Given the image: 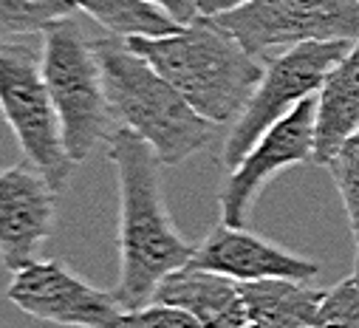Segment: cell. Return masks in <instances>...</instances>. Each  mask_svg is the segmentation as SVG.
Masks as SVG:
<instances>
[{
    "instance_id": "1",
    "label": "cell",
    "mask_w": 359,
    "mask_h": 328,
    "mask_svg": "<svg viewBox=\"0 0 359 328\" xmlns=\"http://www.w3.org/2000/svg\"><path fill=\"white\" fill-rule=\"evenodd\" d=\"M108 161L116 173L119 196V280L116 297L128 308H142L153 300L156 286L175 269L190 264L196 246L175 229L164 196L156 150L128 128L108 139Z\"/></svg>"
},
{
    "instance_id": "2",
    "label": "cell",
    "mask_w": 359,
    "mask_h": 328,
    "mask_svg": "<svg viewBox=\"0 0 359 328\" xmlns=\"http://www.w3.org/2000/svg\"><path fill=\"white\" fill-rule=\"evenodd\" d=\"M170 86L204 119L224 125L241 116L263 76V60L249 54L215 18L198 15L161 37H128Z\"/></svg>"
},
{
    "instance_id": "3",
    "label": "cell",
    "mask_w": 359,
    "mask_h": 328,
    "mask_svg": "<svg viewBox=\"0 0 359 328\" xmlns=\"http://www.w3.org/2000/svg\"><path fill=\"white\" fill-rule=\"evenodd\" d=\"M91 43L119 128L142 136L164 168L184 164L210 147L218 125L204 119L125 37L111 34Z\"/></svg>"
},
{
    "instance_id": "4",
    "label": "cell",
    "mask_w": 359,
    "mask_h": 328,
    "mask_svg": "<svg viewBox=\"0 0 359 328\" xmlns=\"http://www.w3.org/2000/svg\"><path fill=\"white\" fill-rule=\"evenodd\" d=\"M43 74L60 116L68 156L79 164L111 139L114 111L94 43L68 18L43 32Z\"/></svg>"
},
{
    "instance_id": "5",
    "label": "cell",
    "mask_w": 359,
    "mask_h": 328,
    "mask_svg": "<svg viewBox=\"0 0 359 328\" xmlns=\"http://www.w3.org/2000/svg\"><path fill=\"white\" fill-rule=\"evenodd\" d=\"M0 114L12 128L23 158L62 193L74 176L76 161L68 156L57 108L43 74V51L29 43L0 40Z\"/></svg>"
},
{
    "instance_id": "6",
    "label": "cell",
    "mask_w": 359,
    "mask_h": 328,
    "mask_svg": "<svg viewBox=\"0 0 359 328\" xmlns=\"http://www.w3.org/2000/svg\"><path fill=\"white\" fill-rule=\"evenodd\" d=\"M353 48V43H297L266 62V71L249 97L241 116L224 142V168H238L241 158L257 144V139L292 114L303 100L314 97L325 82L328 71Z\"/></svg>"
},
{
    "instance_id": "7",
    "label": "cell",
    "mask_w": 359,
    "mask_h": 328,
    "mask_svg": "<svg viewBox=\"0 0 359 328\" xmlns=\"http://www.w3.org/2000/svg\"><path fill=\"white\" fill-rule=\"evenodd\" d=\"M215 20L260 60L297 43H359V0H252Z\"/></svg>"
},
{
    "instance_id": "8",
    "label": "cell",
    "mask_w": 359,
    "mask_h": 328,
    "mask_svg": "<svg viewBox=\"0 0 359 328\" xmlns=\"http://www.w3.org/2000/svg\"><path fill=\"white\" fill-rule=\"evenodd\" d=\"M314 122L317 100L309 97L257 139V144L241 158L238 168L229 170L226 182L221 184V224L246 226L252 207L269 182L289 168L314 161Z\"/></svg>"
},
{
    "instance_id": "9",
    "label": "cell",
    "mask_w": 359,
    "mask_h": 328,
    "mask_svg": "<svg viewBox=\"0 0 359 328\" xmlns=\"http://www.w3.org/2000/svg\"><path fill=\"white\" fill-rule=\"evenodd\" d=\"M6 297L23 314L65 328H116L125 314L116 292L91 286L62 261H34L15 272Z\"/></svg>"
},
{
    "instance_id": "10",
    "label": "cell",
    "mask_w": 359,
    "mask_h": 328,
    "mask_svg": "<svg viewBox=\"0 0 359 328\" xmlns=\"http://www.w3.org/2000/svg\"><path fill=\"white\" fill-rule=\"evenodd\" d=\"M57 224V190L29 158L0 168V264L20 272L37 261Z\"/></svg>"
},
{
    "instance_id": "11",
    "label": "cell",
    "mask_w": 359,
    "mask_h": 328,
    "mask_svg": "<svg viewBox=\"0 0 359 328\" xmlns=\"http://www.w3.org/2000/svg\"><path fill=\"white\" fill-rule=\"evenodd\" d=\"M187 266L218 272L238 283L269 280V278L309 283L320 275V266L314 261L283 250V246L249 232L246 226H229V224H218L204 238V243L196 246V255L190 258Z\"/></svg>"
},
{
    "instance_id": "12",
    "label": "cell",
    "mask_w": 359,
    "mask_h": 328,
    "mask_svg": "<svg viewBox=\"0 0 359 328\" xmlns=\"http://www.w3.org/2000/svg\"><path fill=\"white\" fill-rule=\"evenodd\" d=\"M153 300L190 311L201 328H243L249 322L241 283L226 275L196 266H182L170 272L156 286Z\"/></svg>"
},
{
    "instance_id": "13",
    "label": "cell",
    "mask_w": 359,
    "mask_h": 328,
    "mask_svg": "<svg viewBox=\"0 0 359 328\" xmlns=\"http://www.w3.org/2000/svg\"><path fill=\"white\" fill-rule=\"evenodd\" d=\"M359 130V43L328 71L317 91L314 122V164L325 161L342 147V142Z\"/></svg>"
},
{
    "instance_id": "14",
    "label": "cell",
    "mask_w": 359,
    "mask_h": 328,
    "mask_svg": "<svg viewBox=\"0 0 359 328\" xmlns=\"http://www.w3.org/2000/svg\"><path fill=\"white\" fill-rule=\"evenodd\" d=\"M249 322L263 328H314L317 311L323 303L320 289H311L300 280H249L241 283Z\"/></svg>"
},
{
    "instance_id": "15",
    "label": "cell",
    "mask_w": 359,
    "mask_h": 328,
    "mask_svg": "<svg viewBox=\"0 0 359 328\" xmlns=\"http://www.w3.org/2000/svg\"><path fill=\"white\" fill-rule=\"evenodd\" d=\"M76 12L94 18L102 29L116 37H161L175 32V23L167 12L153 6L150 0H71Z\"/></svg>"
},
{
    "instance_id": "16",
    "label": "cell",
    "mask_w": 359,
    "mask_h": 328,
    "mask_svg": "<svg viewBox=\"0 0 359 328\" xmlns=\"http://www.w3.org/2000/svg\"><path fill=\"white\" fill-rule=\"evenodd\" d=\"M71 0H0V40L43 34L48 26L74 18Z\"/></svg>"
},
{
    "instance_id": "17",
    "label": "cell",
    "mask_w": 359,
    "mask_h": 328,
    "mask_svg": "<svg viewBox=\"0 0 359 328\" xmlns=\"http://www.w3.org/2000/svg\"><path fill=\"white\" fill-rule=\"evenodd\" d=\"M325 170L331 173L337 193L342 198L351 235L353 240H359V130L351 133L342 142V147L325 161Z\"/></svg>"
},
{
    "instance_id": "18",
    "label": "cell",
    "mask_w": 359,
    "mask_h": 328,
    "mask_svg": "<svg viewBox=\"0 0 359 328\" xmlns=\"http://www.w3.org/2000/svg\"><path fill=\"white\" fill-rule=\"evenodd\" d=\"M314 328H359V283L353 275L323 294Z\"/></svg>"
},
{
    "instance_id": "19",
    "label": "cell",
    "mask_w": 359,
    "mask_h": 328,
    "mask_svg": "<svg viewBox=\"0 0 359 328\" xmlns=\"http://www.w3.org/2000/svg\"><path fill=\"white\" fill-rule=\"evenodd\" d=\"M116 328H201V325L190 311L153 300L142 308H128Z\"/></svg>"
},
{
    "instance_id": "20",
    "label": "cell",
    "mask_w": 359,
    "mask_h": 328,
    "mask_svg": "<svg viewBox=\"0 0 359 328\" xmlns=\"http://www.w3.org/2000/svg\"><path fill=\"white\" fill-rule=\"evenodd\" d=\"M153 6H158L161 12H167L175 23L187 26L190 20L198 18V0H150Z\"/></svg>"
},
{
    "instance_id": "21",
    "label": "cell",
    "mask_w": 359,
    "mask_h": 328,
    "mask_svg": "<svg viewBox=\"0 0 359 328\" xmlns=\"http://www.w3.org/2000/svg\"><path fill=\"white\" fill-rule=\"evenodd\" d=\"M243 4H252V0H198V15L215 18V15H224V12L238 9Z\"/></svg>"
},
{
    "instance_id": "22",
    "label": "cell",
    "mask_w": 359,
    "mask_h": 328,
    "mask_svg": "<svg viewBox=\"0 0 359 328\" xmlns=\"http://www.w3.org/2000/svg\"><path fill=\"white\" fill-rule=\"evenodd\" d=\"M353 278H356V283H359V240H356V258H353V272H351Z\"/></svg>"
},
{
    "instance_id": "23",
    "label": "cell",
    "mask_w": 359,
    "mask_h": 328,
    "mask_svg": "<svg viewBox=\"0 0 359 328\" xmlns=\"http://www.w3.org/2000/svg\"><path fill=\"white\" fill-rule=\"evenodd\" d=\"M243 328H263V325H257V322H246Z\"/></svg>"
}]
</instances>
